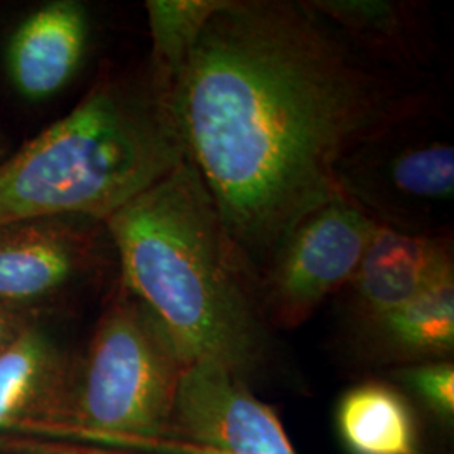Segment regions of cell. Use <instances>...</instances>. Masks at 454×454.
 I'll list each match as a JSON object with an SVG mask.
<instances>
[{"label":"cell","mask_w":454,"mask_h":454,"mask_svg":"<svg viewBox=\"0 0 454 454\" xmlns=\"http://www.w3.org/2000/svg\"><path fill=\"white\" fill-rule=\"evenodd\" d=\"M2 152H4V142H2V137H0V155H2Z\"/></svg>","instance_id":"ac0fdd59"},{"label":"cell","mask_w":454,"mask_h":454,"mask_svg":"<svg viewBox=\"0 0 454 454\" xmlns=\"http://www.w3.org/2000/svg\"><path fill=\"white\" fill-rule=\"evenodd\" d=\"M369 326L401 357L446 360L454 347V275L442 278Z\"/></svg>","instance_id":"4fadbf2b"},{"label":"cell","mask_w":454,"mask_h":454,"mask_svg":"<svg viewBox=\"0 0 454 454\" xmlns=\"http://www.w3.org/2000/svg\"><path fill=\"white\" fill-rule=\"evenodd\" d=\"M311 5L362 46L419 73L424 56L419 19L404 2L313 0Z\"/></svg>","instance_id":"7c38bea8"},{"label":"cell","mask_w":454,"mask_h":454,"mask_svg":"<svg viewBox=\"0 0 454 454\" xmlns=\"http://www.w3.org/2000/svg\"><path fill=\"white\" fill-rule=\"evenodd\" d=\"M61 379V357L37 328L26 326L0 352V429L12 426L41 394Z\"/></svg>","instance_id":"5bb4252c"},{"label":"cell","mask_w":454,"mask_h":454,"mask_svg":"<svg viewBox=\"0 0 454 454\" xmlns=\"http://www.w3.org/2000/svg\"><path fill=\"white\" fill-rule=\"evenodd\" d=\"M397 379L442 421L454 416V367L448 360L422 362L399 369Z\"/></svg>","instance_id":"2e32d148"},{"label":"cell","mask_w":454,"mask_h":454,"mask_svg":"<svg viewBox=\"0 0 454 454\" xmlns=\"http://www.w3.org/2000/svg\"><path fill=\"white\" fill-rule=\"evenodd\" d=\"M90 39V17L74 0L43 5L12 34L7 74L17 93L41 101L58 95L82 66Z\"/></svg>","instance_id":"30bf717a"},{"label":"cell","mask_w":454,"mask_h":454,"mask_svg":"<svg viewBox=\"0 0 454 454\" xmlns=\"http://www.w3.org/2000/svg\"><path fill=\"white\" fill-rule=\"evenodd\" d=\"M341 442L350 454H418V427L406 397L369 380L347 390L337 409Z\"/></svg>","instance_id":"8fae6325"},{"label":"cell","mask_w":454,"mask_h":454,"mask_svg":"<svg viewBox=\"0 0 454 454\" xmlns=\"http://www.w3.org/2000/svg\"><path fill=\"white\" fill-rule=\"evenodd\" d=\"M419 74L311 2L221 0L174 105L187 157L258 278L303 217L343 195L358 148L419 118Z\"/></svg>","instance_id":"6da1fadb"},{"label":"cell","mask_w":454,"mask_h":454,"mask_svg":"<svg viewBox=\"0 0 454 454\" xmlns=\"http://www.w3.org/2000/svg\"><path fill=\"white\" fill-rule=\"evenodd\" d=\"M401 127V125H399ZM380 135L343 163L341 194L380 226L414 234L438 232L433 223L454 199V150L446 140H397Z\"/></svg>","instance_id":"8992f818"},{"label":"cell","mask_w":454,"mask_h":454,"mask_svg":"<svg viewBox=\"0 0 454 454\" xmlns=\"http://www.w3.org/2000/svg\"><path fill=\"white\" fill-rule=\"evenodd\" d=\"M123 288L162 325L185 365L214 362L247 382L271 339L260 278L187 159L105 221Z\"/></svg>","instance_id":"7a4b0ae2"},{"label":"cell","mask_w":454,"mask_h":454,"mask_svg":"<svg viewBox=\"0 0 454 454\" xmlns=\"http://www.w3.org/2000/svg\"><path fill=\"white\" fill-rule=\"evenodd\" d=\"M26 328L16 309L0 305V352H4Z\"/></svg>","instance_id":"e0dca14e"},{"label":"cell","mask_w":454,"mask_h":454,"mask_svg":"<svg viewBox=\"0 0 454 454\" xmlns=\"http://www.w3.org/2000/svg\"><path fill=\"white\" fill-rule=\"evenodd\" d=\"M380 224L347 195L303 217L260 275L268 324L294 328L352 281Z\"/></svg>","instance_id":"5b68a950"},{"label":"cell","mask_w":454,"mask_h":454,"mask_svg":"<svg viewBox=\"0 0 454 454\" xmlns=\"http://www.w3.org/2000/svg\"><path fill=\"white\" fill-rule=\"evenodd\" d=\"M185 367L162 325L125 290L88 348L73 399L76 426L88 438L167 453Z\"/></svg>","instance_id":"277c9868"},{"label":"cell","mask_w":454,"mask_h":454,"mask_svg":"<svg viewBox=\"0 0 454 454\" xmlns=\"http://www.w3.org/2000/svg\"><path fill=\"white\" fill-rule=\"evenodd\" d=\"M84 217H37L0 226V305L52 296L99 264V227Z\"/></svg>","instance_id":"ba28073f"},{"label":"cell","mask_w":454,"mask_h":454,"mask_svg":"<svg viewBox=\"0 0 454 454\" xmlns=\"http://www.w3.org/2000/svg\"><path fill=\"white\" fill-rule=\"evenodd\" d=\"M451 275L450 234H414L380 226L347 288L354 309L369 325Z\"/></svg>","instance_id":"9c48e42d"},{"label":"cell","mask_w":454,"mask_h":454,"mask_svg":"<svg viewBox=\"0 0 454 454\" xmlns=\"http://www.w3.org/2000/svg\"><path fill=\"white\" fill-rule=\"evenodd\" d=\"M184 159L174 97L150 66L106 74L73 112L0 162V226L37 217L105 223Z\"/></svg>","instance_id":"3957f363"},{"label":"cell","mask_w":454,"mask_h":454,"mask_svg":"<svg viewBox=\"0 0 454 454\" xmlns=\"http://www.w3.org/2000/svg\"><path fill=\"white\" fill-rule=\"evenodd\" d=\"M170 439L215 454H298L275 411L243 379L214 362L184 369Z\"/></svg>","instance_id":"52a82bcc"},{"label":"cell","mask_w":454,"mask_h":454,"mask_svg":"<svg viewBox=\"0 0 454 454\" xmlns=\"http://www.w3.org/2000/svg\"><path fill=\"white\" fill-rule=\"evenodd\" d=\"M221 0H152L146 2L152 33L150 69L157 82L176 98L180 74L207 19Z\"/></svg>","instance_id":"9a60e30c"}]
</instances>
